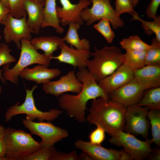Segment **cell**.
Instances as JSON below:
<instances>
[{
  "label": "cell",
  "mask_w": 160,
  "mask_h": 160,
  "mask_svg": "<svg viewBox=\"0 0 160 160\" xmlns=\"http://www.w3.org/2000/svg\"><path fill=\"white\" fill-rule=\"evenodd\" d=\"M76 76L83 84L80 92L76 95L63 93L59 96L58 102L60 108L65 111L69 117L82 123L86 121V105L89 100L98 97L107 99L109 97L86 68L79 70Z\"/></svg>",
  "instance_id": "obj_1"
},
{
  "label": "cell",
  "mask_w": 160,
  "mask_h": 160,
  "mask_svg": "<svg viewBox=\"0 0 160 160\" xmlns=\"http://www.w3.org/2000/svg\"><path fill=\"white\" fill-rule=\"evenodd\" d=\"M127 107L110 98L92 100L86 120L102 128L109 136L124 130Z\"/></svg>",
  "instance_id": "obj_2"
},
{
  "label": "cell",
  "mask_w": 160,
  "mask_h": 160,
  "mask_svg": "<svg viewBox=\"0 0 160 160\" xmlns=\"http://www.w3.org/2000/svg\"><path fill=\"white\" fill-rule=\"evenodd\" d=\"M91 53L92 60L86 62V68L97 82L111 74L123 63V54L115 46L105 47L101 49L95 47Z\"/></svg>",
  "instance_id": "obj_3"
},
{
  "label": "cell",
  "mask_w": 160,
  "mask_h": 160,
  "mask_svg": "<svg viewBox=\"0 0 160 160\" xmlns=\"http://www.w3.org/2000/svg\"><path fill=\"white\" fill-rule=\"evenodd\" d=\"M5 140L6 150L4 160H22L42 148L40 142L36 141L31 133L11 127L5 129Z\"/></svg>",
  "instance_id": "obj_4"
},
{
  "label": "cell",
  "mask_w": 160,
  "mask_h": 160,
  "mask_svg": "<svg viewBox=\"0 0 160 160\" xmlns=\"http://www.w3.org/2000/svg\"><path fill=\"white\" fill-rule=\"evenodd\" d=\"M21 52L19 59L11 69L9 68L10 63L4 65L3 78L16 85L18 84V76L20 72L28 66L38 64L48 66L51 60L44 54L37 52L31 44L30 41L22 39L21 41Z\"/></svg>",
  "instance_id": "obj_5"
},
{
  "label": "cell",
  "mask_w": 160,
  "mask_h": 160,
  "mask_svg": "<svg viewBox=\"0 0 160 160\" xmlns=\"http://www.w3.org/2000/svg\"><path fill=\"white\" fill-rule=\"evenodd\" d=\"M37 88L36 85L31 89H26V95L23 103L19 105L17 102L15 105L9 107L5 114V121H9L12 118L17 115H26V119L33 121L38 119L39 122L46 120L53 121L57 119L64 111L56 108H52L48 111L44 112L38 109L36 106L33 95L34 91Z\"/></svg>",
  "instance_id": "obj_6"
},
{
  "label": "cell",
  "mask_w": 160,
  "mask_h": 160,
  "mask_svg": "<svg viewBox=\"0 0 160 160\" xmlns=\"http://www.w3.org/2000/svg\"><path fill=\"white\" fill-rule=\"evenodd\" d=\"M109 143L119 147H122L133 159L142 160L147 159L153 151L151 145V139L143 141L134 135L121 131L108 139Z\"/></svg>",
  "instance_id": "obj_7"
},
{
  "label": "cell",
  "mask_w": 160,
  "mask_h": 160,
  "mask_svg": "<svg viewBox=\"0 0 160 160\" xmlns=\"http://www.w3.org/2000/svg\"><path fill=\"white\" fill-rule=\"evenodd\" d=\"M92 6L90 8H84L81 13V18L90 25L103 18L108 19L113 29L116 30L124 26L123 20L116 14L111 5L110 0H90Z\"/></svg>",
  "instance_id": "obj_8"
},
{
  "label": "cell",
  "mask_w": 160,
  "mask_h": 160,
  "mask_svg": "<svg viewBox=\"0 0 160 160\" xmlns=\"http://www.w3.org/2000/svg\"><path fill=\"white\" fill-rule=\"evenodd\" d=\"M22 123L31 134L37 135L41 138L40 142L42 148L52 147L56 143L66 138L69 135L67 130L50 122H36L23 119Z\"/></svg>",
  "instance_id": "obj_9"
},
{
  "label": "cell",
  "mask_w": 160,
  "mask_h": 160,
  "mask_svg": "<svg viewBox=\"0 0 160 160\" xmlns=\"http://www.w3.org/2000/svg\"><path fill=\"white\" fill-rule=\"evenodd\" d=\"M149 110L147 106L136 105L127 107L124 130L134 136L140 135L145 139H148L150 122L147 117Z\"/></svg>",
  "instance_id": "obj_10"
},
{
  "label": "cell",
  "mask_w": 160,
  "mask_h": 160,
  "mask_svg": "<svg viewBox=\"0 0 160 160\" xmlns=\"http://www.w3.org/2000/svg\"><path fill=\"white\" fill-rule=\"evenodd\" d=\"M26 15L18 18L9 13L6 19L0 23L4 26L3 34L5 42L13 41L19 49L21 48L22 39L30 41L32 39L31 33L26 22Z\"/></svg>",
  "instance_id": "obj_11"
},
{
  "label": "cell",
  "mask_w": 160,
  "mask_h": 160,
  "mask_svg": "<svg viewBox=\"0 0 160 160\" xmlns=\"http://www.w3.org/2000/svg\"><path fill=\"white\" fill-rule=\"evenodd\" d=\"M76 148L88 154L92 160H132L131 156L124 149L120 151L107 149L101 145L93 144L79 139L74 143Z\"/></svg>",
  "instance_id": "obj_12"
},
{
  "label": "cell",
  "mask_w": 160,
  "mask_h": 160,
  "mask_svg": "<svg viewBox=\"0 0 160 160\" xmlns=\"http://www.w3.org/2000/svg\"><path fill=\"white\" fill-rule=\"evenodd\" d=\"M83 87L82 83L77 78L74 70L71 71L57 81H49L43 84L42 88L46 94L56 97L68 92L79 93Z\"/></svg>",
  "instance_id": "obj_13"
},
{
  "label": "cell",
  "mask_w": 160,
  "mask_h": 160,
  "mask_svg": "<svg viewBox=\"0 0 160 160\" xmlns=\"http://www.w3.org/2000/svg\"><path fill=\"white\" fill-rule=\"evenodd\" d=\"M62 7H57V14L60 19V24L67 26L71 23L83 24L81 13L84 8L91 4L90 0H80L76 4L72 3L69 0H59Z\"/></svg>",
  "instance_id": "obj_14"
},
{
  "label": "cell",
  "mask_w": 160,
  "mask_h": 160,
  "mask_svg": "<svg viewBox=\"0 0 160 160\" xmlns=\"http://www.w3.org/2000/svg\"><path fill=\"white\" fill-rule=\"evenodd\" d=\"M145 90L134 78L127 83L109 94L110 98L126 107L136 105Z\"/></svg>",
  "instance_id": "obj_15"
},
{
  "label": "cell",
  "mask_w": 160,
  "mask_h": 160,
  "mask_svg": "<svg viewBox=\"0 0 160 160\" xmlns=\"http://www.w3.org/2000/svg\"><path fill=\"white\" fill-rule=\"evenodd\" d=\"M60 52L57 56H52L51 59L59 62L70 64L79 70L86 68V62L91 55L90 50H81L68 46L63 41L59 46Z\"/></svg>",
  "instance_id": "obj_16"
},
{
  "label": "cell",
  "mask_w": 160,
  "mask_h": 160,
  "mask_svg": "<svg viewBox=\"0 0 160 160\" xmlns=\"http://www.w3.org/2000/svg\"><path fill=\"white\" fill-rule=\"evenodd\" d=\"M134 78V71L123 64L111 74L99 81L98 84L108 95Z\"/></svg>",
  "instance_id": "obj_17"
},
{
  "label": "cell",
  "mask_w": 160,
  "mask_h": 160,
  "mask_svg": "<svg viewBox=\"0 0 160 160\" xmlns=\"http://www.w3.org/2000/svg\"><path fill=\"white\" fill-rule=\"evenodd\" d=\"M61 73V71L58 68L49 69L46 65H39L31 68H25L20 72L19 76L26 80L43 84Z\"/></svg>",
  "instance_id": "obj_18"
},
{
  "label": "cell",
  "mask_w": 160,
  "mask_h": 160,
  "mask_svg": "<svg viewBox=\"0 0 160 160\" xmlns=\"http://www.w3.org/2000/svg\"><path fill=\"white\" fill-rule=\"evenodd\" d=\"M134 77L145 90L160 87V66L145 65L134 71Z\"/></svg>",
  "instance_id": "obj_19"
},
{
  "label": "cell",
  "mask_w": 160,
  "mask_h": 160,
  "mask_svg": "<svg viewBox=\"0 0 160 160\" xmlns=\"http://www.w3.org/2000/svg\"><path fill=\"white\" fill-rule=\"evenodd\" d=\"M23 5L28 15L27 23L31 33L38 34L43 20L44 6L37 4L33 0H24Z\"/></svg>",
  "instance_id": "obj_20"
},
{
  "label": "cell",
  "mask_w": 160,
  "mask_h": 160,
  "mask_svg": "<svg viewBox=\"0 0 160 160\" xmlns=\"http://www.w3.org/2000/svg\"><path fill=\"white\" fill-rule=\"evenodd\" d=\"M63 41L62 38L54 36L36 37L32 38L30 41L34 49L37 50H43L45 55L51 60L53 52L58 49Z\"/></svg>",
  "instance_id": "obj_21"
},
{
  "label": "cell",
  "mask_w": 160,
  "mask_h": 160,
  "mask_svg": "<svg viewBox=\"0 0 160 160\" xmlns=\"http://www.w3.org/2000/svg\"><path fill=\"white\" fill-rule=\"evenodd\" d=\"M56 0H45L43 8V20L41 28L52 27L57 32L62 33L64 30L60 25V19L57 15Z\"/></svg>",
  "instance_id": "obj_22"
},
{
  "label": "cell",
  "mask_w": 160,
  "mask_h": 160,
  "mask_svg": "<svg viewBox=\"0 0 160 160\" xmlns=\"http://www.w3.org/2000/svg\"><path fill=\"white\" fill-rule=\"evenodd\" d=\"M65 36L62 38L63 40L69 44L71 47H74L75 49L81 50H90L89 41L87 39H81L78 31L81 25L78 23H71Z\"/></svg>",
  "instance_id": "obj_23"
},
{
  "label": "cell",
  "mask_w": 160,
  "mask_h": 160,
  "mask_svg": "<svg viewBox=\"0 0 160 160\" xmlns=\"http://www.w3.org/2000/svg\"><path fill=\"white\" fill-rule=\"evenodd\" d=\"M144 91L138 106H147L149 110L160 109V87L149 89Z\"/></svg>",
  "instance_id": "obj_24"
},
{
  "label": "cell",
  "mask_w": 160,
  "mask_h": 160,
  "mask_svg": "<svg viewBox=\"0 0 160 160\" xmlns=\"http://www.w3.org/2000/svg\"><path fill=\"white\" fill-rule=\"evenodd\" d=\"M146 51H126L123 54V64H125L133 71L143 67L145 65Z\"/></svg>",
  "instance_id": "obj_25"
},
{
  "label": "cell",
  "mask_w": 160,
  "mask_h": 160,
  "mask_svg": "<svg viewBox=\"0 0 160 160\" xmlns=\"http://www.w3.org/2000/svg\"><path fill=\"white\" fill-rule=\"evenodd\" d=\"M131 20H137L141 22L145 33L150 35L154 33L156 39L160 42V16L158 15L152 21H148L141 18L138 15L133 14Z\"/></svg>",
  "instance_id": "obj_26"
},
{
  "label": "cell",
  "mask_w": 160,
  "mask_h": 160,
  "mask_svg": "<svg viewBox=\"0 0 160 160\" xmlns=\"http://www.w3.org/2000/svg\"><path fill=\"white\" fill-rule=\"evenodd\" d=\"M147 117L151 126V141L158 147L160 146V109L150 110Z\"/></svg>",
  "instance_id": "obj_27"
},
{
  "label": "cell",
  "mask_w": 160,
  "mask_h": 160,
  "mask_svg": "<svg viewBox=\"0 0 160 160\" xmlns=\"http://www.w3.org/2000/svg\"><path fill=\"white\" fill-rule=\"evenodd\" d=\"M120 44L121 47L126 51H146L149 46V45L143 41L137 36H132L124 39L120 42Z\"/></svg>",
  "instance_id": "obj_28"
},
{
  "label": "cell",
  "mask_w": 160,
  "mask_h": 160,
  "mask_svg": "<svg viewBox=\"0 0 160 160\" xmlns=\"http://www.w3.org/2000/svg\"><path fill=\"white\" fill-rule=\"evenodd\" d=\"M145 65L160 66V42L153 38L146 51Z\"/></svg>",
  "instance_id": "obj_29"
},
{
  "label": "cell",
  "mask_w": 160,
  "mask_h": 160,
  "mask_svg": "<svg viewBox=\"0 0 160 160\" xmlns=\"http://www.w3.org/2000/svg\"><path fill=\"white\" fill-rule=\"evenodd\" d=\"M109 21L103 18L93 25V27L98 31L105 39L109 43H111L115 36V34L112 30Z\"/></svg>",
  "instance_id": "obj_30"
},
{
  "label": "cell",
  "mask_w": 160,
  "mask_h": 160,
  "mask_svg": "<svg viewBox=\"0 0 160 160\" xmlns=\"http://www.w3.org/2000/svg\"><path fill=\"white\" fill-rule=\"evenodd\" d=\"M56 151V148L54 146L42 148L33 154L24 157L22 160H49Z\"/></svg>",
  "instance_id": "obj_31"
},
{
  "label": "cell",
  "mask_w": 160,
  "mask_h": 160,
  "mask_svg": "<svg viewBox=\"0 0 160 160\" xmlns=\"http://www.w3.org/2000/svg\"><path fill=\"white\" fill-rule=\"evenodd\" d=\"M115 12L119 16L123 13H127L138 15L134 9L130 0H116Z\"/></svg>",
  "instance_id": "obj_32"
},
{
  "label": "cell",
  "mask_w": 160,
  "mask_h": 160,
  "mask_svg": "<svg viewBox=\"0 0 160 160\" xmlns=\"http://www.w3.org/2000/svg\"><path fill=\"white\" fill-rule=\"evenodd\" d=\"M24 0H9V13L15 18H20L27 15L23 5Z\"/></svg>",
  "instance_id": "obj_33"
},
{
  "label": "cell",
  "mask_w": 160,
  "mask_h": 160,
  "mask_svg": "<svg viewBox=\"0 0 160 160\" xmlns=\"http://www.w3.org/2000/svg\"><path fill=\"white\" fill-rule=\"evenodd\" d=\"M11 51L9 45L4 43L1 44L0 48V67L16 61V59L10 54Z\"/></svg>",
  "instance_id": "obj_34"
},
{
  "label": "cell",
  "mask_w": 160,
  "mask_h": 160,
  "mask_svg": "<svg viewBox=\"0 0 160 160\" xmlns=\"http://www.w3.org/2000/svg\"><path fill=\"white\" fill-rule=\"evenodd\" d=\"M97 127L90 132L89 138L90 142L93 144L101 145L105 138V131L101 127L96 126Z\"/></svg>",
  "instance_id": "obj_35"
},
{
  "label": "cell",
  "mask_w": 160,
  "mask_h": 160,
  "mask_svg": "<svg viewBox=\"0 0 160 160\" xmlns=\"http://www.w3.org/2000/svg\"><path fill=\"white\" fill-rule=\"evenodd\" d=\"M78 155L76 151L73 150L69 153L56 151L49 160H78Z\"/></svg>",
  "instance_id": "obj_36"
},
{
  "label": "cell",
  "mask_w": 160,
  "mask_h": 160,
  "mask_svg": "<svg viewBox=\"0 0 160 160\" xmlns=\"http://www.w3.org/2000/svg\"><path fill=\"white\" fill-rule=\"evenodd\" d=\"M160 4V0H151L146 11V16L150 19H154L156 16L157 9Z\"/></svg>",
  "instance_id": "obj_37"
},
{
  "label": "cell",
  "mask_w": 160,
  "mask_h": 160,
  "mask_svg": "<svg viewBox=\"0 0 160 160\" xmlns=\"http://www.w3.org/2000/svg\"><path fill=\"white\" fill-rule=\"evenodd\" d=\"M5 128L0 124V160L5 157L6 145L5 140Z\"/></svg>",
  "instance_id": "obj_38"
},
{
  "label": "cell",
  "mask_w": 160,
  "mask_h": 160,
  "mask_svg": "<svg viewBox=\"0 0 160 160\" xmlns=\"http://www.w3.org/2000/svg\"><path fill=\"white\" fill-rule=\"evenodd\" d=\"M10 9L5 7L0 1V23L7 18Z\"/></svg>",
  "instance_id": "obj_39"
},
{
  "label": "cell",
  "mask_w": 160,
  "mask_h": 160,
  "mask_svg": "<svg viewBox=\"0 0 160 160\" xmlns=\"http://www.w3.org/2000/svg\"><path fill=\"white\" fill-rule=\"evenodd\" d=\"M147 160H160V149L159 147L153 149L152 151L147 158Z\"/></svg>",
  "instance_id": "obj_40"
},
{
  "label": "cell",
  "mask_w": 160,
  "mask_h": 160,
  "mask_svg": "<svg viewBox=\"0 0 160 160\" xmlns=\"http://www.w3.org/2000/svg\"><path fill=\"white\" fill-rule=\"evenodd\" d=\"M78 160H92L88 154L83 151L80 155H78Z\"/></svg>",
  "instance_id": "obj_41"
},
{
  "label": "cell",
  "mask_w": 160,
  "mask_h": 160,
  "mask_svg": "<svg viewBox=\"0 0 160 160\" xmlns=\"http://www.w3.org/2000/svg\"><path fill=\"white\" fill-rule=\"evenodd\" d=\"M0 1L5 7L9 9V0H0Z\"/></svg>",
  "instance_id": "obj_42"
},
{
  "label": "cell",
  "mask_w": 160,
  "mask_h": 160,
  "mask_svg": "<svg viewBox=\"0 0 160 160\" xmlns=\"http://www.w3.org/2000/svg\"><path fill=\"white\" fill-rule=\"evenodd\" d=\"M33 0L37 4L44 6V4L45 0Z\"/></svg>",
  "instance_id": "obj_43"
},
{
  "label": "cell",
  "mask_w": 160,
  "mask_h": 160,
  "mask_svg": "<svg viewBox=\"0 0 160 160\" xmlns=\"http://www.w3.org/2000/svg\"><path fill=\"white\" fill-rule=\"evenodd\" d=\"M133 7H136L137 4L139 0H130Z\"/></svg>",
  "instance_id": "obj_44"
},
{
  "label": "cell",
  "mask_w": 160,
  "mask_h": 160,
  "mask_svg": "<svg viewBox=\"0 0 160 160\" xmlns=\"http://www.w3.org/2000/svg\"><path fill=\"white\" fill-rule=\"evenodd\" d=\"M2 71H3L2 70L0 69V79L3 83H5V80L4 79L3 77L2 76ZM0 92L1 91H0Z\"/></svg>",
  "instance_id": "obj_45"
},
{
  "label": "cell",
  "mask_w": 160,
  "mask_h": 160,
  "mask_svg": "<svg viewBox=\"0 0 160 160\" xmlns=\"http://www.w3.org/2000/svg\"><path fill=\"white\" fill-rule=\"evenodd\" d=\"M2 38V36H1L0 34V40H1V39Z\"/></svg>",
  "instance_id": "obj_46"
},
{
  "label": "cell",
  "mask_w": 160,
  "mask_h": 160,
  "mask_svg": "<svg viewBox=\"0 0 160 160\" xmlns=\"http://www.w3.org/2000/svg\"><path fill=\"white\" fill-rule=\"evenodd\" d=\"M1 43H0V48H1Z\"/></svg>",
  "instance_id": "obj_47"
}]
</instances>
